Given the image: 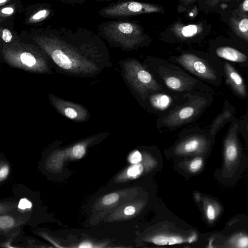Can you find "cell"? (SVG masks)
I'll return each instance as SVG.
<instances>
[{
    "label": "cell",
    "mask_w": 248,
    "mask_h": 248,
    "mask_svg": "<svg viewBox=\"0 0 248 248\" xmlns=\"http://www.w3.org/2000/svg\"><path fill=\"white\" fill-rule=\"evenodd\" d=\"M197 0H178L176 10L178 13H182L193 8Z\"/></svg>",
    "instance_id": "16"
},
{
    "label": "cell",
    "mask_w": 248,
    "mask_h": 248,
    "mask_svg": "<svg viewBox=\"0 0 248 248\" xmlns=\"http://www.w3.org/2000/svg\"><path fill=\"white\" fill-rule=\"evenodd\" d=\"M102 31L111 45L124 51L147 47L152 42L143 27L133 21H110L103 25Z\"/></svg>",
    "instance_id": "3"
},
{
    "label": "cell",
    "mask_w": 248,
    "mask_h": 248,
    "mask_svg": "<svg viewBox=\"0 0 248 248\" xmlns=\"http://www.w3.org/2000/svg\"><path fill=\"white\" fill-rule=\"evenodd\" d=\"M13 12V9L11 7H6L1 10V12L5 14H11Z\"/></svg>",
    "instance_id": "35"
},
{
    "label": "cell",
    "mask_w": 248,
    "mask_h": 248,
    "mask_svg": "<svg viewBox=\"0 0 248 248\" xmlns=\"http://www.w3.org/2000/svg\"><path fill=\"white\" fill-rule=\"evenodd\" d=\"M119 65L124 82L141 106L151 94L166 91L138 60L127 58Z\"/></svg>",
    "instance_id": "4"
},
{
    "label": "cell",
    "mask_w": 248,
    "mask_h": 248,
    "mask_svg": "<svg viewBox=\"0 0 248 248\" xmlns=\"http://www.w3.org/2000/svg\"><path fill=\"white\" fill-rule=\"evenodd\" d=\"M78 248H93V246L88 242H84L79 244L78 246Z\"/></svg>",
    "instance_id": "34"
},
{
    "label": "cell",
    "mask_w": 248,
    "mask_h": 248,
    "mask_svg": "<svg viewBox=\"0 0 248 248\" xmlns=\"http://www.w3.org/2000/svg\"><path fill=\"white\" fill-rule=\"evenodd\" d=\"M119 199V195L116 193L106 195L102 199V203L105 205H110L116 202Z\"/></svg>",
    "instance_id": "19"
},
{
    "label": "cell",
    "mask_w": 248,
    "mask_h": 248,
    "mask_svg": "<svg viewBox=\"0 0 248 248\" xmlns=\"http://www.w3.org/2000/svg\"><path fill=\"white\" fill-rule=\"evenodd\" d=\"M229 24L237 36L248 42V15L247 14H234L229 19Z\"/></svg>",
    "instance_id": "11"
},
{
    "label": "cell",
    "mask_w": 248,
    "mask_h": 248,
    "mask_svg": "<svg viewBox=\"0 0 248 248\" xmlns=\"http://www.w3.org/2000/svg\"><path fill=\"white\" fill-rule=\"evenodd\" d=\"M46 14V10H40L33 16V18L34 19H40L45 16Z\"/></svg>",
    "instance_id": "32"
},
{
    "label": "cell",
    "mask_w": 248,
    "mask_h": 248,
    "mask_svg": "<svg viewBox=\"0 0 248 248\" xmlns=\"http://www.w3.org/2000/svg\"><path fill=\"white\" fill-rule=\"evenodd\" d=\"M216 54L221 58L234 62H244L248 59L247 56L242 52L228 46L217 48L216 50Z\"/></svg>",
    "instance_id": "12"
},
{
    "label": "cell",
    "mask_w": 248,
    "mask_h": 248,
    "mask_svg": "<svg viewBox=\"0 0 248 248\" xmlns=\"http://www.w3.org/2000/svg\"><path fill=\"white\" fill-rule=\"evenodd\" d=\"M198 91L183 93L173 108L159 114L156 122V128L160 130L173 131L194 121L207 103L203 95Z\"/></svg>",
    "instance_id": "2"
},
{
    "label": "cell",
    "mask_w": 248,
    "mask_h": 248,
    "mask_svg": "<svg viewBox=\"0 0 248 248\" xmlns=\"http://www.w3.org/2000/svg\"><path fill=\"white\" fill-rule=\"evenodd\" d=\"M170 237L164 235H158L153 238V242L158 245H169Z\"/></svg>",
    "instance_id": "23"
},
{
    "label": "cell",
    "mask_w": 248,
    "mask_h": 248,
    "mask_svg": "<svg viewBox=\"0 0 248 248\" xmlns=\"http://www.w3.org/2000/svg\"><path fill=\"white\" fill-rule=\"evenodd\" d=\"M142 170V167L140 164H135L129 167L127 170V175L131 177H135L140 174Z\"/></svg>",
    "instance_id": "20"
},
{
    "label": "cell",
    "mask_w": 248,
    "mask_h": 248,
    "mask_svg": "<svg viewBox=\"0 0 248 248\" xmlns=\"http://www.w3.org/2000/svg\"><path fill=\"white\" fill-rule=\"evenodd\" d=\"M202 165V160L200 157L194 159L190 164V169L193 172L199 170Z\"/></svg>",
    "instance_id": "22"
},
{
    "label": "cell",
    "mask_w": 248,
    "mask_h": 248,
    "mask_svg": "<svg viewBox=\"0 0 248 248\" xmlns=\"http://www.w3.org/2000/svg\"><path fill=\"white\" fill-rule=\"evenodd\" d=\"M53 61L60 67L69 69L72 66V62L62 51L60 50H55L52 55Z\"/></svg>",
    "instance_id": "13"
},
{
    "label": "cell",
    "mask_w": 248,
    "mask_h": 248,
    "mask_svg": "<svg viewBox=\"0 0 248 248\" xmlns=\"http://www.w3.org/2000/svg\"><path fill=\"white\" fill-rule=\"evenodd\" d=\"M2 38L4 42L8 43L11 41L12 35L8 30L4 29L2 31Z\"/></svg>",
    "instance_id": "30"
},
{
    "label": "cell",
    "mask_w": 248,
    "mask_h": 248,
    "mask_svg": "<svg viewBox=\"0 0 248 248\" xmlns=\"http://www.w3.org/2000/svg\"><path fill=\"white\" fill-rule=\"evenodd\" d=\"M64 113L65 115L69 118L74 119L77 116V112L73 108L68 107L65 109Z\"/></svg>",
    "instance_id": "29"
},
{
    "label": "cell",
    "mask_w": 248,
    "mask_h": 248,
    "mask_svg": "<svg viewBox=\"0 0 248 248\" xmlns=\"http://www.w3.org/2000/svg\"><path fill=\"white\" fill-rule=\"evenodd\" d=\"M135 212V208L132 206H127L124 210V214L127 216L133 215Z\"/></svg>",
    "instance_id": "33"
},
{
    "label": "cell",
    "mask_w": 248,
    "mask_h": 248,
    "mask_svg": "<svg viewBox=\"0 0 248 248\" xmlns=\"http://www.w3.org/2000/svg\"><path fill=\"white\" fill-rule=\"evenodd\" d=\"M182 94L166 91L151 94L141 107L152 113L159 114L173 108L180 100Z\"/></svg>",
    "instance_id": "8"
},
{
    "label": "cell",
    "mask_w": 248,
    "mask_h": 248,
    "mask_svg": "<svg viewBox=\"0 0 248 248\" xmlns=\"http://www.w3.org/2000/svg\"><path fill=\"white\" fill-rule=\"evenodd\" d=\"M190 75L205 80L216 79L215 72L206 61L195 53L188 50H181L177 54L168 58Z\"/></svg>",
    "instance_id": "7"
},
{
    "label": "cell",
    "mask_w": 248,
    "mask_h": 248,
    "mask_svg": "<svg viewBox=\"0 0 248 248\" xmlns=\"http://www.w3.org/2000/svg\"><path fill=\"white\" fill-rule=\"evenodd\" d=\"M165 12V7L158 4L121 0L104 8L102 13L106 17L122 18L148 14H164Z\"/></svg>",
    "instance_id": "6"
},
{
    "label": "cell",
    "mask_w": 248,
    "mask_h": 248,
    "mask_svg": "<svg viewBox=\"0 0 248 248\" xmlns=\"http://www.w3.org/2000/svg\"><path fill=\"white\" fill-rule=\"evenodd\" d=\"M206 214L207 217L209 220L213 221L215 219L216 216V211L212 204H209L207 206Z\"/></svg>",
    "instance_id": "26"
},
{
    "label": "cell",
    "mask_w": 248,
    "mask_h": 248,
    "mask_svg": "<svg viewBox=\"0 0 248 248\" xmlns=\"http://www.w3.org/2000/svg\"><path fill=\"white\" fill-rule=\"evenodd\" d=\"M200 10L208 13L213 10L222 0H197Z\"/></svg>",
    "instance_id": "15"
},
{
    "label": "cell",
    "mask_w": 248,
    "mask_h": 248,
    "mask_svg": "<svg viewBox=\"0 0 248 248\" xmlns=\"http://www.w3.org/2000/svg\"><path fill=\"white\" fill-rule=\"evenodd\" d=\"M14 224V220L12 217L8 216H1L0 217V228L1 230H5L12 227Z\"/></svg>",
    "instance_id": "18"
},
{
    "label": "cell",
    "mask_w": 248,
    "mask_h": 248,
    "mask_svg": "<svg viewBox=\"0 0 248 248\" xmlns=\"http://www.w3.org/2000/svg\"><path fill=\"white\" fill-rule=\"evenodd\" d=\"M6 1V0H0V3L1 4L3 3H4Z\"/></svg>",
    "instance_id": "36"
},
{
    "label": "cell",
    "mask_w": 248,
    "mask_h": 248,
    "mask_svg": "<svg viewBox=\"0 0 248 248\" xmlns=\"http://www.w3.org/2000/svg\"><path fill=\"white\" fill-rule=\"evenodd\" d=\"M224 69L228 82L239 95L245 97L246 90L244 80L241 75L229 63L226 62Z\"/></svg>",
    "instance_id": "10"
},
{
    "label": "cell",
    "mask_w": 248,
    "mask_h": 248,
    "mask_svg": "<svg viewBox=\"0 0 248 248\" xmlns=\"http://www.w3.org/2000/svg\"><path fill=\"white\" fill-rule=\"evenodd\" d=\"M183 241V240L180 237L175 236H170L169 245L179 244L182 243Z\"/></svg>",
    "instance_id": "31"
},
{
    "label": "cell",
    "mask_w": 248,
    "mask_h": 248,
    "mask_svg": "<svg viewBox=\"0 0 248 248\" xmlns=\"http://www.w3.org/2000/svg\"><path fill=\"white\" fill-rule=\"evenodd\" d=\"M207 30V26L203 21L186 23L178 20L162 31L158 39L171 45L189 44L200 41Z\"/></svg>",
    "instance_id": "5"
},
{
    "label": "cell",
    "mask_w": 248,
    "mask_h": 248,
    "mask_svg": "<svg viewBox=\"0 0 248 248\" xmlns=\"http://www.w3.org/2000/svg\"><path fill=\"white\" fill-rule=\"evenodd\" d=\"M21 62L25 65L31 67L36 63V60L34 56L28 52H24L20 55Z\"/></svg>",
    "instance_id": "17"
},
{
    "label": "cell",
    "mask_w": 248,
    "mask_h": 248,
    "mask_svg": "<svg viewBox=\"0 0 248 248\" xmlns=\"http://www.w3.org/2000/svg\"><path fill=\"white\" fill-rule=\"evenodd\" d=\"M234 244L237 248H248V236H240L234 241Z\"/></svg>",
    "instance_id": "21"
},
{
    "label": "cell",
    "mask_w": 248,
    "mask_h": 248,
    "mask_svg": "<svg viewBox=\"0 0 248 248\" xmlns=\"http://www.w3.org/2000/svg\"><path fill=\"white\" fill-rule=\"evenodd\" d=\"M233 13L234 14H247L248 13V0H244Z\"/></svg>",
    "instance_id": "24"
},
{
    "label": "cell",
    "mask_w": 248,
    "mask_h": 248,
    "mask_svg": "<svg viewBox=\"0 0 248 248\" xmlns=\"http://www.w3.org/2000/svg\"></svg>",
    "instance_id": "38"
},
{
    "label": "cell",
    "mask_w": 248,
    "mask_h": 248,
    "mask_svg": "<svg viewBox=\"0 0 248 248\" xmlns=\"http://www.w3.org/2000/svg\"><path fill=\"white\" fill-rule=\"evenodd\" d=\"M237 147L233 140H228L225 147V155L229 161H233L237 156Z\"/></svg>",
    "instance_id": "14"
},
{
    "label": "cell",
    "mask_w": 248,
    "mask_h": 248,
    "mask_svg": "<svg viewBox=\"0 0 248 248\" xmlns=\"http://www.w3.org/2000/svg\"><path fill=\"white\" fill-rule=\"evenodd\" d=\"M166 91L182 94L205 90L204 84L178 64L155 56H147L142 62Z\"/></svg>",
    "instance_id": "1"
},
{
    "label": "cell",
    "mask_w": 248,
    "mask_h": 248,
    "mask_svg": "<svg viewBox=\"0 0 248 248\" xmlns=\"http://www.w3.org/2000/svg\"><path fill=\"white\" fill-rule=\"evenodd\" d=\"M85 153V147L82 144L74 146L70 151L56 152L48 158L46 168L50 171L58 172L62 170L64 161L68 159L81 158Z\"/></svg>",
    "instance_id": "9"
},
{
    "label": "cell",
    "mask_w": 248,
    "mask_h": 248,
    "mask_svg": "<svg viewBox=\"0 0 248 248\" xmlns=\"http://www.w3.org/2000/svg\"><path fill=\"white\" fill-rule=\"evenodd\" d=\"M31 206V203L27 199L25 198L21 199L18 205V208L21 210L30 209Z\"/></svg>",
    "instance_id": "27"
},
{
    "label": "cell",
    "mask_w": 248,
    "mask_h": 248,
    "mask_svg": "<svg viewBox=\"0 0 248 248\" xmlns=\"http://www.w3.org/2000/svg\"><path fill=\"white\" fill-rule=\"evenodd\" d=\"M9 167L6 164L1 165L0 169V181L4 180L7 176L9 173Z\"/></svg>",
    "instance_id": "28"
},
{
    "label": "cell",
    "mask_w": 248,
    "mask_h": 248,
    "mask_svg": "<svg viewBox=\"0 0 248 248\" xmlns=\"http://www.w3.org/2000/svg\"><path fill=\"white\" fill-rule=\"evenodd\" d=\"M232 0H222L221 2H226V1H229Z\"/></svg>",
    "instance_id": "37"
},
{
    "label": "cell",
    "mask_w": 248,
    "mask_h": 248,
    "mask_svg": "<svg viewBox=\"0 0 248 248\" xmlns=\"http://www.w3.org/2000/svg\"><path fill=\"white\" fill-rule=\"evenodd\" d=\"M141 155L138 151L132 152L129 155V161L132 164H137L141 160Z\"/></svg>",
    "instance_id": "25"
}]
</instances>
